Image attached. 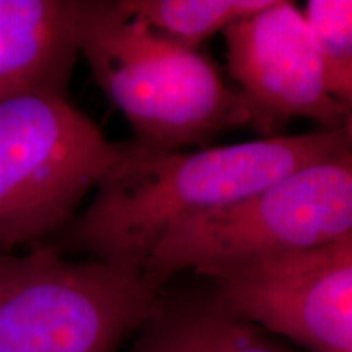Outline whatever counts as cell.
I'll return each instance as SVG.
<instances>
[{
    "label": "cell",
    "mask_w": 352,
    "mask_h": 352,
    "mask_svg": "<svg viewBox=\"0 0 352 352\" xmlns=\"http://www.w3.org/2000/svg\"><path fill=\"white\" fill-rule=\"evenodd\" d=\"M127 15L188 50H195L272 0H118Z\"/></svg>",
    "instance_id": "cell-10"
},
{
    "label": "cell",
    "mask_w": 352,
    "mask_h": 352,
    "mask_svg": "<svg viewBox=\"0 0 352 352\" xmlns=\"http://www.w3.org/2000/svg\"><path fill=\"white\" fill-rule=\"evenodd\" d=\"M220 300L310 352H352V232L285 256L201 274Z\"/></svg>",
    "instance_id": "cell-6"
},
{
    "label": "cell",
    "mask_w": 352,
    "mask_h": 352,
    "mask_svg": "<svg viewBox=\"0 0 352 352\" xmlns=\"http://www.w3.org/2000/svg\"><path fill=\"white\" fill-rule=\"evenodd\" d=\"M352 148L344 129L274 135L199 151L127 140L90 204L46 246L139 270L166 233L252 196L298 168Z\"/></svg>",
    "instance_id": "cell-1"
},
{
    "label": "cell",
    "mask_w": 352,
    "mask_h": 352,
    "mask_svg": "<svg viewBox=\"0 0 352 352\" xmlns=\"http://www.w3.org/2000/svg\"><path fill=\"white\" fill-rule=\"evenodd\" d=\"M139 331L157 352H296L215 294L179 305L162 298Z\"/></svg>",
    "instance_id": "cell-9"
},
{
    "label": "cell",
    "mask_w": 352,
    "mask_h": 352,
    "mask_svg": "<svg viewBox=\"0 0 352 352\" xmlns=\"http://www.w3.org/2000/svg\"><path fill=\"white\" fill-rule=\"evenodd\" d=\"M228 70L272 135L292 118L344 129L346 109L329 95L324 59L294 2L271 6L223 32Z\"/></svg>",
    "instance_id": "cell-7"
},
{
    "label": "cell",
    "mask_w": 352,
    "mask_h": 352,
    "mask_svg": "<svg viewBox=\"0 0 352 352\" xmlns=\"http://www.w3.org/2000/svg\"><path fill=\"white\" fill-rule=\"evenodd\" d=\"M162 289L134 267L74 261L46 245L0 253V352H118Z\"/></svg>",
    "instance_id": "cell-3"
},
{
    "label": "cell",
    "mask_w": 352,
    "mask_h": 352,
    "mask_svg": "<svg viewBox=\"0 0 352 352\" xmlns=\"http://www.w3.org/2000/svg\"><path fill=\"white\" fill-rule=\"evenodd\" d=\"M80 0H0V101L67 96L78 47Z\"/></svg>",
    "instance_id": "cell-8"
},
{
    "label": "cell",
    "mask_w": 352,
    "mask_h": 352,
    "mask_svg": "<svg viewBox=\"0 0 352 352\" xmlns=\"http://www.w3.org/2000/svg\"><path fill=\"white\" fill-rule=\"evenodd\" d=\"M135 334H138V336H135V341H134V344H132V347L129 349V352H157L155 349H153V346L147 341V338H145L142 333L138 331Z\"/></svg>",
    "instance_id": "cell-12"
},
{
    "label": "cell",
    "mask_w": 352,
    "mask_h": 352,
    "mask_svg": "<svg viewBox=\"0 0 352 352\" xmlns=\"http://www.w3.org/2000/svg\"><path fill=\"white\" fill-rule=\"evenodd\" d=\"M78 47L144 147L204 148L219 132L241 126L274 138L208 57L127 15L118 0H80Z\"/></svg>",
    "instance_id": "cell-2"
},
{
    "label": "cell",
    "mask_w": 352,
    "mask_h": 352,
    "mask_svg": "<svg viewBox=\"0 0 352 352\" xmlns=\"http://www.w3.org/2000/svg\"><path fill=\"white\" fill-rule=\"evenodd\" d=\"M344 132L349 139V142L352 145V107L347 109V116H346V124H344Z\"/></svg>",
    "instance_id": "cell-13"
},
{
    "label": "cell",
    "mask_w": 352,
    "mask_h": 352,
    "mask_svg": "<svg viewBox=\"0 0 352 352\" xmlns=\"http://www.w3.org/2000/svg\"><path fill=\"white\" fill-rule=\"evenodd\" d=\"M352 232V148L298 168L243 199L189 220L140 267L164 287L208 271L318 248Z\"/></svg>",
    "instance_id": "cell-4"
},
{
    "label": "cell",
    "mask_w": 352,
    "mask_h": 352,
    "mask_svg": "<svg viewBox=\"0 0 352 352\" xmlns=\"http://www.w3.org/2000/svg\"><path fill=\"white\" fill-rule=\"evenodd\" d=\"M303 16L324 60L352 57V0H310Z\"/></svg>",
    "instance_id": "cell-11"
},
{
    "label": "cell",
    "mask_w": 352,
    "mask_h": 352,
    "mask_svg": "<svg viewBox=\"0 0 352 352\" xmlns=\"http://www.w3.org/2000/svg\"><path fill=\"white\" fill-rule=\"evenodd\" d=\"M67 96L0 101V253L64 230L91 189L124 157Z\"/></svg>",
    "instance_id": "cell-5"
}]
</instances>
